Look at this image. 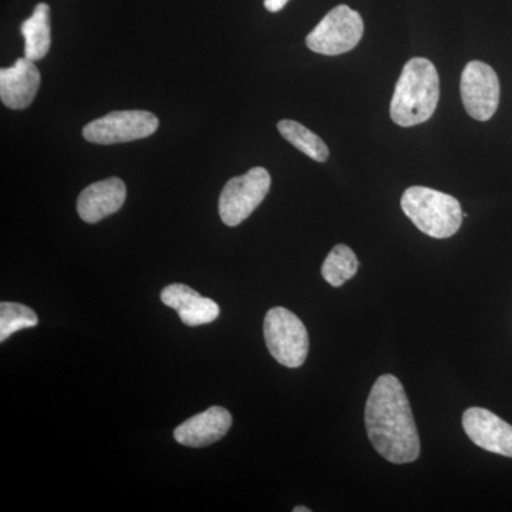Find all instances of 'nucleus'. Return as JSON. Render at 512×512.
<instances>
[{"mask_svg": "<svg viewBox=\"0 0 512 512\" xmlns=\"http://www.w3.org/2000/svg\"><path fill=\"white\" fill-rule=\"evenodd\" d=\"M293 512H311V508L295 507L293 508Z\"/></svg>", "mask_w": 512, "mask_h": 512, "instance_id": "19", "label": "nucleus"}, {"mask_svg": "<svg viewBox=\"0 0 512 512\" xmlns=\"http://www.w3.org/2000/svg\"><path fill=\"white\" fill-rule=\"evenodd\" d=\"M359 259L348 245L339 244L330 251L322 266V276L333 288H340L357 274Z\"/></svg>", "mask_w": 512, "mask_h": 512, "instance_id": "16", "label": "nucleus"}, {"mask_svg": "<svg viewBox=\"0 0 512 512\" xmlns=\"http://www.w3.org/2000/svg\"><path fill=\"white\" fill-rule=\"evenodd\" d=\"M40 82L42 76L33 60L18 59L9 69L0 70V100L8 109H26L35 100Z\"/></svg>", "mask_w": 512, "mask_h": 512, "instance_id": "10", "label": "nucleus"}, {"mask_svg": "<svg viewBox=\"0 0 512 512\" xmlns=\"http://www.w3.org/2000/svg\"><path fill=\"white\" fill-rule=\"evenodd\" d=\"M39 323L36 312L22 303H0V342H5L13 333L35 328Z\"/></svg>", "mask_w": 512, "mask_h": 512, "instance_id": "17", "label": "nucleus"}, {"mask_svg": "<svg viewBox=\"0 0 512 512\" xmlns=\"http://www.w3.org/2000/svg\"><path fill=\"white\" fill-rule=\"evenodd\" d=\"M363 30L362 16L356 10L346 5L336 6L309 33L306 46L319 55H343L359 45Z\"/></svg>", "mask_w": 512, "mask_h": 512, "instance_id": "5", "label": "nucleus"}, {"mask_svg": "<svg viewBox=\"0 0 512 512\" xmlns=\"http://www.w3.org/2000/svg\"><path fill=\"white\" fill-rule=\"evenodd\" d=\"M468 439L490 453L512 458V426L483 407H470L463 414Z\"/></svg>", "mask_w": 512, "mask_h": 512, "instance_id": "9", "label": "nucleus"}, {"mask_svg": "<svg viewBox=\"0 0 512 512\" xmlns=\"http://www.w3.org/2000/svg\"><path fill=\"white\" fill-rule=\"evenodd\" d=\"M20 32L25 37V57L33 62L42 60L52 45L49 5L39 3L33 10V15L22 23Z\"/></svg>", "mask_w": 512, "mask_h": 512, "instance_id": "14", "label": "nucleus"}, {"mask_svg": "<svg viewBox=\"0 0 512 512\" xmlns=\"http://www.w3.org/2000/svg\"><path fill=\"white\" fill-rule=\"evenodd\" d=\"M266 348L279 365L296 369L306 362L309 335L305 325L288 309L272 308L265 316Z\"/></svg>", "mask_w": 512, "mask_h": 512, "instance_id": "4", "label": "nucleus"}, {"mask_svg": "<svg viewBox=\"0 0 512 512\" xmlns=\"http://www.w3.org/2000/svg\"><path fill=\"white\" fill-rule=\"evenodd\" d=\"M402 210L406 217L431 238L453 237L463 224V210L456 198L433 188L410 187L404 191Z\"/></svg>", "mask_w": 512, "mask_h": 512, "instance_id": "3", "label": "nucleus"}, {"mask_svg": "<svg viewBox=\"0 0 512 512\" xmlns=\"http://www.w3.org/2000/svg\"><path fill=\"white\" fill-rule=\"evenodd\" d=\"M232 426V416L221 406H212L180 424L174 437L183 446L200 448L220 441Z\"/></svg>", "mask_w": 512, "mask_h": 512, "instance_id": "12", "label": "nucleus"}, {"mask_svg": "<svg viewBox=\"0 0 512 512\" xmlns=\"http://www.w3.org/2000/svg\"><path fill=\"white\" fill-rule=\"evenodd\" d=\"M289 0H265L264 5L269 12L276 13L285 8Z\"/></svg>", "mask_w": 512, "mask_h": 512, "instance_id": "18", "label": "nucleus"}, {"mask_svg": "<svg viewBox=\"0 0 512 512\" xmlns=\"http://www.w3.org/2000/svg\"><path fill=\"white\" fill-rule=\"evenodd\" d=\"M158 126L160 121L150 111H113L87 124L83 128V136L89 143L110 146L150 137Z\"/></svg>", "mask_w": 512, "mask_h": 512, "instance_id": "7", "label": "nucleus"}, {"mask_svg": "<svg viewBox=\"0 0 512 512\" xmlns=\"http://www.w3.org/2000/svg\"><path fill=\"white\" fill-rule=\"evenodd\" d=\"M161 302L173 308L187 326L208 325L220 316L221 309L217 302L204 298L190 286L184 284L168 285L161 292Z\"/></svg>", "mask_w": 512, "mask_h": 512, "instance_id": "13", "label": "nucleus"}, {"mask_svg": "<svg viewBox=\"0 0 512 512\" xmlns=\"http://www.w3.org/2000/svg\"><path fill=\"white\" fill-rule=\"evenodd\" d=\"M365 424L370 443L390 463L409 464L420 457L412 407L396 376H380L373 384L367 397Z\"/></svg>", "mask_w": 512, "mask_h": 512, "instance_id": "1", "label": "nucleus"}, {"mask_svg": "<svg viewBox=\"0 0 512 512\" xmlns=\"http://www.w3.org/2000/svg\"><path fill=\"white\" fill-rule=\"evenodd\" d=\"M461 100L470 117L487 121L494 116L500 104V80L487 63L470 62L461 74Z\"/></svg>", "mask_w": 512, "mask_h": 512, "instance_id": "8", "label": "nucleus"}, {"mask_svg": "<svg viewBox=\"0 0 512 512\" xmlns=\"http://www.w3.org/2000/svg\"><path fill=\"white\" fill-rule=\"evenodd\" d=\"M126 184L117 177L107 178L84 188L77 200V212L87 224H96L116 214L126 201Z\"/></svg>", "mask_w": 512, "mask_h": 512, "instance_id": "11", "label": "nucleus"}, {"mask_svg": "<svg viewBox=\"0 0 512 512\" xmlns=\"http://www.w3.org/2000/svg\"><path fill=\"white\" fill-rule=\"evenodd\" d=\"M278 130L288 143L298 148L306 156L311 157L312 160L318 161V163H325L328 160L329 148L325 141L316 136L309 128L302 126L298 121H279Z\"/></svg>", "mask_w": 512, "mask_h": 512, "instance_id": "15", "label": "nucleus"}, {"mask_svg": "<svg viewBox=\"0 0 512 512\" xmlns=\"http://www.w3.org/2000/svg\"><path fill=\"white\" fill-rule=\"evenodd\" d=\"M439 100L440 79L436 66L424 57H414L400 74L390 104V117L397 126H417L433 117Z\"/></svg>", "mask_w": 512, "mask_h": 512, "instance_id": "2", "label": "nucleus"}, {"mask_svg": "<svg viewBox=\"0 0 512 512\" xmlns=\"http://www.w3.org/2000/svg\"><path fill=\"white\" fill-rule=\"evenodd\" d=\"M271 190V175L262 167L231 178L220 197V217L228 227H237L249 218Z\"/></svg>", "mask_w": 512, "mask_h": 512, "instance_id": "6", "label": "nucleus"}]
</instances>
